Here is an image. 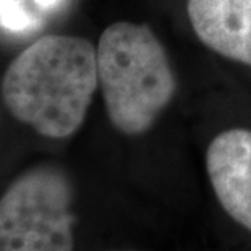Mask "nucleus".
I'll use <instances>...</instances> for the list:
<instances>
[{
    "mask_svg": "<svg viewBox=\"0 0 251 251\" xmlns=\"http://www.w3.org/2000/svg\"><path fill=\"white\" fill-rule=\"evenodd\" d=\"M63 0H31V3L39 10L41 13H50L60 7Z\"/></svg>",
    "mask_w": 251,
    "mask_h": 251,
    "instance_id": "nucleus-7",
    "label": "nucleus"
},
{
    "mask_svg": "<svg viewBox=\"0 0 251 251\" xmlns=\"http://www.w3.org/2000/svg\"><path fill=\"white\" fill-rule=\"evenodd\" d=\"M42 13L31 0H0V28L12 34H28L39 29Z\"/></svg>",
    "mask_w": 251,
    "mask_h": 251,
    "instance_id": "nucleus-6",
    "label": "nucleus"
},
{
    "mask_svg": "<svg viewBox=\"0 0 251 251\" xmlns=\"http://www.w3.org/2000/svg\"><path fill=\"white\" fill-rule=\"evenodd\" d=\"M186 13L206 47L251 67V0H188Z\"/></svg>",
    "mask_w": 251,
    "mask_h": 251,
    "instance_id": "nucleus-5",
    "label": "nucleus"
},
{
    "mask_svg": "<svg viewBox=\"0 0 251 251\" xmlns=\"http://www.w3.org/2000/svg\"><path fill=\"white\" fill-rule=\"evenodd\" d=\"M119 251H133V250H119Z\"/></svg>",
    "mask_w": 251,
    "mask_h": 251,
    "instance_id": "nucleus-8",
    "label": "nucleus"
},
{
    "mask_svg": "<svg viewBox=\"0 0 251 251\" xmlns=\"http://www.w3.org/2000/svg\"><path fill=\"white\" fill-rule=\"evenodd\" d=\"M206 172L226 214L251 233V130H224L207 146Z\"/></svg>",
    "mask_w": 251,
    "mask_h": 251,
    "instance_id": "nucleus-4",
    "label": "nucleus"
},
{
    "mask_svg": "<svg viewBox=\"0 0 251 251\" xmlns=\"http://www.w3.org/2000/svg\"><path fill=\"white\" fill-rule=\"evenodd\" d=\"M96 52L110 124L126 136L144 135L177 91L164 46L149 26L119 21L104 29Z\"/></svg>",
    "mask_w": 251,
    "mask_h": 251,
    "instance_id": "nucleus-2",
    "label": "nucleus"
},
{
    "mask_svg": "<svg viewBox=\"0 0 251 251\" xmlns=\"http://www.w3.org/2000/svg\"><path fill=\"white\" fill-rule=\"evenodd\" d=\"M98 84V52L88 39L44 36L7 68L2 99L15 119L63 140L83 125Z\"/></svg>",
    "mask_w": 251,
    "mask_h": 251,
    "instance_id": "nucleus-1",
    "label": "nucleus"
},
{
    "mask_svg": "<svg viewBox=\"0 0 251 251\" xmlns=\"http://www.w3.org/2000/svg\"><path fill=\"white\" fill-rule=\"evenodd\" d=\"M73 186L54 165L25 172L0 198V251H73Z\"/></svg>",
    "mask_w": 251,
    "mask_h": 251,
    "instance_id": "nucleus-3",
    "label": "nucleus"
}]
</instances>
